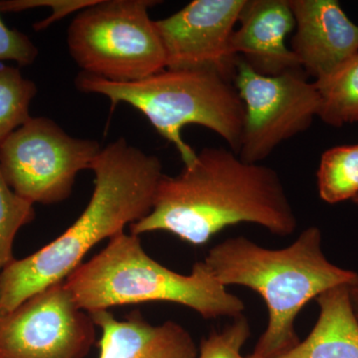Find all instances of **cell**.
<instances>
[{
  "mask_svg": "<svg viewBox=\"0 0 358 358\" xmlns=\"http://www.w3.org/2000/svg\"><path fill=\"white\" fill-rule=\"evenodd\" d=\"M313 85L320 99L317 117L324 124L341 128L358 122V53Z\"/></svg>",
  "mask_w": 358,
  "mask_h": 358,
  "instance_id": "obj_15",
  "label": "cell"
},
{
  "mask_svg": "<svg viewBox=\"0 0 358 358\" xmlns=\"http://www.w3.org/2000/svg\"><path fill=\"white\" fill-rule=\"evenodd\" d=\"M154 0H98L68 28L71 57L82 72L109 81H138L164 70L166 53L148 9Z\"/></svg>",
  "mask_w": 358,
  "mask_h": 358,
  "instance_id": "obj_6",
  "label": "cell"
},
{
  "mask_svg": "<svg viewBox=\"0 0 358 358\" xmlns=\"http://www.w3.org/2000/svg\"><path fill=\"white\" fill-rule=\"evenodd\" d=\"M96 327L64 281L57 282L0 317V358H83Z\"/></svg>",
  "mask_w": 358,
  "mask_h": 358,
  "instance_id": "obj_9",
  "label": "cell"
},
{
  "mask_svg": "<svg viewBox=\"0 0 358 358\" xmlns=\"http://www.w3.org/2000/svg\"><path fill=\"white\" fill-rule=\"evenodd\" d=\"M98 0H0V13H21L37 7H49L51 15L33 25L35 31L47 29L49 26L73 13L94 6Z\"/></svg>",
  "mask_w": 358,
  "mask_h": 358,
  "instance_id": "obj_20",
  "label": "cell"
},
{
  "mask_svg": "<svg viewBox=\"0 0 358 358\" xmlns=\"http://www.w3.org/2000/svg\"><path fill=\"white\" fill-rule=\"evenodd\" d=\"M251 336L249 320L243 315L232 319L222 331H213L202 339L197 358H249L242 348Z\"/></svg>",
  "mask_w": 358,
  "mask_h": 358,
  "instance_id": "obj_19",
  "label": "cell"
},
{
  "mask_svg": "<svg viewBox=\"0 0 358 358\" xmlns=\"http://www.w3.org/2000/svg\"><path fill=\"white\" fill-rule=\"evenodd\" d=\"M240 223L286 237L298 228V217L272 167L244 162L230 148H204L180 173L162 176L152 211L129 230L136 236L164 231L202 246Z\"/></svg>",
  "mask_w": 358,
  "mask_h": 358,
  "instance_id": "obj_1",
  "label": "cell"
},
{
  "mask_svg": "<svg viewBox=\"0 0 358 358\" xmlns=\"http://www.w3.org/2000/svg\"><path fill=\"white\" fill-rule=\"evenodd\" d=\"M94 192L79 218L51 243L14 260L0 274V317L52 285L65 281L96 244L150 214L162 179V162L117 138L92 164Z\"/></svg>",
  "mask_w": 358,
  "mask_h": 358,
  "instance_id": "obj_2",
  "label": "cell"
},
{
  "mask_svg": "<svg viewBox=\"0 0 358 358\" xmlns=\"http://www.w3.org/2000/svg\"><path fill=\"white\" fill-rule=\"evenodd\" d=\"M348 293H350V303L353 310L358 320V275L352 284L348 285Z\"/></svg>",
  "mask_w": 358,
  "mask_h": 358,
  "instance_id": "obj_22",
  "label": "cell"
},
{
  "mask_svg": "<svg viewBox=\"0 0 358 358\" xmlns=\"http://www.w3.org/2000/svg\"><path fill=\"white\" fill-rule=\"evenodd\" d=\"M320 199L338 204L358 196V143L326 150L317 171Z\"/></svg>",
  "mask_w": 358,
  "mask_h": 358,
  "instance_id": "obj_16",
  "label": "cell"
},
{
  "mask_svg": "<svg viewBox=\"0 0 358 358\" xmlns=\"http://www.w3.org/2000/svg\"><path fill=\"white\" fill-rule=\"evenodd\" d=\"M78 91L107 96L113 108L128 103L145 115L160 136L178 150L183 166L197 154L181 136L182 129L197 124L216 133L239 154L244 127V105L234 84L211 70L164 69L138 81H109L80 72Z\"/></svg>",
  "mask_w": 358,
  "mask_h": 358,
  "instance_id": "obj_5",
  "label": "cell"
},
{
  "mask_svg": "<svg viewBox=\"0 0 358 358\" xmlns=\"http://www.w3.org/2000/svg\"><path fill=\"white\" fill-rule=\"evenodd\" d=\"M233 81L245 113L238 155L249 164H260L282 143L307 131L319 115L317 89L301 69L264 76L238 56Z\"/></svg>",
  "mask_w": 358,
  "mask_h": 358,
  "instance_id": "obj_8",
  "label": "cell"
},
{
  "mask_svg": "<svg viewBox=\"0 0 358 358\" xmlns=\"http://www.w3.org/2000/svg\"><path fill=\"white\" fill-rule=\"evenodd\" d=\"M98 141L71 136L46 117H30L0 145L9 187L32 204H57L72 194L78 173L91 169Z\"/></svg>",
  "mask_w": 358,
  "mask_h": 358,
  "instance_id": "obj_7",
  "label": "cell"
},
{
  "mask_svg": "<svg viewBox=\"0 0 358 358\" xmlns=\"http://www.w3.org/2000/svg\"><path fill=\"white\" fill-rule=\"evenodd\" d=\"M101 331L99 358H197L199 348L185 327L150 324L138 310L115 319L109 310L90 313Z\"/></svg>",
  "mask_w": 358,
  "mask_h": 358,
  "instance_id": "obj_13",
  "label": "cell"
},
{
  "mask_svg": "<svg viewBox=\"0 0 358 358\" xmlns=\"http://www.w3.org/2000/svg\"><path fill=\"white\" fill-rule=\"evenodd\" d=\"M203 262L223 286L253 289L267 305V327L249 358H277L294 348L301 341L296 331L301 310L358 275L327 259L317 226L282 249L265 248L244 236L228 238L212 247Z\"/></svg>",
  "mask_w": 358,
  "mask_h": 358,
  "instance_id": "obj_3",
  "label": "cell"
},
{
  "mask_svg": "<svg viewBox=\"0 0 358 358\" xmlns=\"http://www.w3.org/2000/svg\"><path fill=\"white\" fill-rule=\"evenodd\" d=\"M320 312L307 338L277 358H358V320L348 285L317 298Z\"/></svg>",
  "mask_w": 358,
  "mask_h": 358,
  "instance_id": "obj_14",
  "label": "cell"
},
{
  "mask_svg": "<svg viewBox=\"0 0 358 358\" xmlns=\"http://www.w3.org/2000/svg\"><path fill=\"white\" fill-rule=\"evenodd\" d=\"M38 54V48L27 35L7 27L0 17V61H14L24 67L33 64Z\"/></svg>",
  "mask_w": 358,
  "mask_h": 358,
  "instance_id": "obj_21",
  "label": "cell"
},
{
  "mask_svg": "<svg viewBox=\"0 0 358 358\" xmlns=\"http://www.w3.org/2000/svg\"><path fill=\"white\" fill-rule=\"evenodd\" d=\"M246 0H194L155 20L166 69L211 70L232 81L238 56L230 42Z\"/></svg>",
  "mask_w": 358,
  "mask_h": 358,
  "instance_id": "obj_10",
  "label": "cell"
},
{
  "mask_svg": "<svg viewBox=\"0 0 358 358\" xmlns=\"http://www.w3.org/2000/svg\"><path fill=\"white\" fill-rule=\"evenodd\" d=\"M78 307L93 313L131 303H178L205 320L243 315L245 303L229 293L203 261L182 275L148 255L140 236L119 233L64 281Z\"/></svg>",
  "mask_w": 358,
  "mask_h": 358,
  "instance_id": "obj_4",
  "label": "cell"
},
{
  "mask_svg": "<svg viewBox=\"0 0 358 358\" xmlns=\"http://www.w3.org/2000/svg\"><path fill=\"white\" fill-rule=\"evenodd\" d=\"M293 51L301 70L315 80L331 74L358 53V25L336 0H289Z\"/></svg>",
  "mask_w": 358,
  "mask_h": 358,
  "instance_id": "obj_11",
  "label": "cell"
},
{
  "mask_svg": "<svg viewBox=\"0 0 358 358\" xmlns=\"http://www.w3.org/2000/svg\"><path fill=\"white\" fill-rule=\"evenodd\" d=\"M352 202H353V203H355V205H357V206H358V196L357 197V199H353Z\"/></svg>",
  "mask_w": 358,
  "mask_h": 358,
  "instance_id": "obj_23",
  "label": "cell"
},
{
  "mask_svg": "<svg viewBox=\"0 0 358 358\" xmlns=\"http://www.w3.org/2000/svg\"><path fill=\"white\" fill-rule=\"evenodd\" d=\"M238 23L239 28L231 37V52L258 74L277 76L301 69L286 43L296 26L289 0H246Z\"/></svg>",
  "mask_w": 358,
  "mask_h": 358,
  "instance_id": "obj_12",
  "label": "cell"
},
{
  "mask_svg": "<svg viewBox=\"0 0 358 358\" xmlns=\"http://www.w3.org/2000/svg\"><path fill=\"white\" fill-rule=\"evenodd\" d=\"M37 87L18 68L0 66V145L31 117L29 110Z\"/></svg>",
  "mask_w": 358,
  "mask_h": 358,
  "instance_id": "obj_17",
  "label": "cell"
},
{
  "mask_svg": "<svg viewBox=\"0 0 358 358\" xmlns=\"http://www.w3.org/2000/svg\"><path fill=\"white\" fill-rule=\"evenodd\" d=\"M34 218V204L16 194L0 171V274L15 260L13 245L16 235Z\"/></svg>",
  "mask_w": 358,
  "mask_h": 358,
  "instance_id": "obj_18",
  "label": "cell"
}]
</instances>
